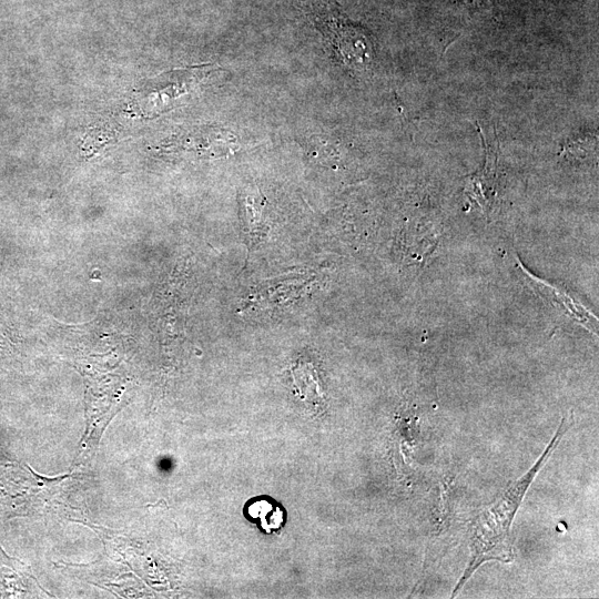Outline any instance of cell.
Segmentation results:
<instances>
[{
    "label": "cell",
    "instance_id": "6da1fadb",
    "mask_svg": "<svg viewBox=\"0 0 599 599\" xmlns=\"http://www.w3.org/2000/svg\"><path fill=\"white\" fill-rule=\"evenodd\" d=\"M316 21L321 31L346 64L356 65L366 61L369 43L359 29L345 21L333 10L319 16Z\"/></svg>",
    "mask_w": 599,
    "mask_h": 599
},
{
    "label": "cell",
    "instance_id": "7a4b0ae2",
    "mask_svg": "<svg viewBox=\"0 0 599 599\" xmlns=\"http://www.w3.org/2000/svg\"><path fill=\"white\" fill-rule=\"evenodd\" d=\"M248 516L258 519L266 532L280 528L284 520V514L281 507L267 499H256L248 505Z\"/></svg>",
    "mask_w": 599,
    "mask_h": 599
}]
</instances>
